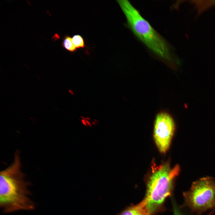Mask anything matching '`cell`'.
Wrapping results in <instances>:
<instances>
[{"label":"cell","mask_w":215,"mask_h":215,"mask_svg":"<svg viewBox=\"0 0 215 215\" xmlns=\"http://www.w3.org/2000/svg\"><path fill=\"white\" fill-rule=\"evenodd\" d=\"M62 45L64 48L70 52H74L77 50L73 43L72 38L69 36L66 35L64 37Z\"/></svg>","instance_id":"7"},{"label":"cell","mask_w":215,"mask_h":215,"mask_svg":"<svg viewBox=\"0 0 215 215\" xmlns=\"http://www.w3.org/2000/svg\"><path fill=\"white\" fill-rule=\"evenodd\" d=\"M82 121L83 124L85 125H86V123L84 119H82Z\"/></svg>","instance_id":"11"},{"label":"cell","mask_w":215,"mask_h":215,"mask_svg":"<svg viewBox=\"0 0 215 215\" xmlns=\"http://www.w3.org/2000/svg\"><path fill=\"white\" fill-rule=\"evenodd\" d=\"M174 130V122L169 114L165 112L158 113L154 122L153 136L161 153H165L169 148Z\"/></svg>","instance_id":"5"},{"label":"cell","mask_w":215,"mask_h":215,"mask_svg":"<svg viewBox=\"0 0 215 215\" xmlns=\"http://www.w3.org/2000/svg\"><path fill=\"white\" fill-rule=\"evenodd\" d=\"M173 215H186L183 213L174 201L173 202Z\"/></svg>","instance_id":"9"},{"label":"cell","mask_w":215,"mask_h":215,"mask_svg":"<svg viewBox=\"0 0 215 215\" xmlns=\"http://www.w3.org/2000/svg\"><path fill=\"white\" fill-rule=\"evenodd\" d=\"M118 2L129 26L138 39L160 59L170 64L175 62L176 57L169 44L139 11L127 0Z\"/></svg>","instance_id":"2"},{"label":"cell","mask_w":215,"mask_h":215,"mask_svg":"<svg viewBox=\"0 0 215 215\" xmlns=\"http://www.w3.org/2000/svg\"><path fill=\"white\" fill-rule=\"evenodd\" d=\"M73 43L76 48L77 49L83 48L85 47L84 39L79 34L74 35L72 37Z\"/></svg>","instance_id":"8"},{"label":"cell","mask_w":215,"mask_h":215,"mask_svg":"<svg viewBox=\"0 0 215 215\" xmlns=\"http://www.w3.org/2000/svg\"><path fill=\"white\" fill-rule=\"evenodd\" d=\"M68 91L69 92V93L71 95H74V93L73 90H68Z\"/></svg>","instance_id":"10"},{"label":"cell","mask_w":215,"mask_h":215,"mask_svg":"<svg viewBox=\"0 0 215 215\" xmlns=\"http://www.w3.org/2000/svg\"><path fill=\"white\" fill-rule=\"evenodd\" d=\"M183 194V206L195 215L211 210L210 215L215 211V179L213 177H204L194 182Z\"/></svg>","instance_id":"4"},{"label":"cell","mask_w":215,"mask_h":215,"mask_svg":"<svg viewBox=\"0 0 215 215\" xmlns=\"http://www.w3.org/2000/svg\"><path fill=\"white\" fill-rule=\"evenodd\" d=\"M179 170L178 165L171 168L169 163L166 162L152 172L148 180L146 195L142 200L152 215L171 195L174 179Z\"/></svg>","instance_id":"3"},{"label":"cell","mask_w":215,"mask_h":215,"mask_svg":"<svg viewBox=\"0 0 215 215\" xmlns=\"http://www.w3.org/2000/svg\"><path fill=\"white\" fill-rule=\"evenodd\" d=\"M21 167L19 153L17 150L12 164L0 172V207L3 213L31 211L35 208L29 197L30 184L25 180Z\"/></svg>","instance_id":"1"},{"label":"cell","mask_w":215,"mask_h":215,"mask_svg":"<svg viewBox=\"0 0 215 215\" xmlns=\"http://www.w3.org/2000/svg\"><path fill=\"white\" fill-rule=\"evenodd\" d=\"M119 215H151L148 210L139 204L131 206Z\"/></svg>","instance_id":"6"}]
</instances>
